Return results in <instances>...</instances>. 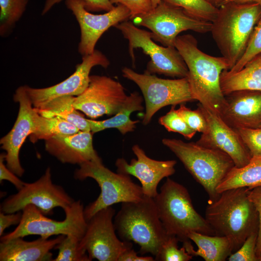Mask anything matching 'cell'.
Here are the masks:
<instances>
[{"instance_id":"cell-1","label":"cell","mask_w":261,"mask_h":261,"mask_svg":"<svg viewBox=\"0 0 261 261\" xmlns=\"http://www.w3.org/2000/svg\"><path fill=\"white\" fill-rule=\"evenodd\" d=\"M174 47L188 69L187 78L193 99L220 117L226 105L220 76L223 71L230 69L227 60L222 56H212L201 50L191 34L178 36Z\"/></svg>"},{"instance_id":"cell-2","label":"cell","mask_w":261,"mask_h":261,"mask_svg":"<svg viewBox=\"0 0 261 261\" xmlns=\"http://www.w3.org/2000/svg\"><path fill=\"white\" fill-rule=\"evenodd\" d=\"M248 190L242 187L224 190L216 200L208 202L205 211L204 218L216 235L228 237L233 252L249 236L258 233L259 215L248 197Z\"/></svg>"},{"instance_id":"cell-3","label":"cell","mask_w":261,"mask_h":261,"mask_svg":"<svg viewBox=\"0 0 261 261\" xmlns=\"http://www.w3.org/2000/svg\"><path fill=\"white\" fill-rule=\"evenodd\" d=\"M120 239L140 246L141 255L156 257L168 234L160 219L154 199L146 196L136 202L123 203L114 218Z\"/></svg>"},{"instance_id":"cell-4","label":"cell","mask_w":261,"mask_h":261,"mask_svg":"<svg viewBox=\"0 0 261 261\" xmlns=\"http://www.w3.org/2000/svg\"><path fill=\"white\" fill-rule=\"evenodd\" d=\"M261 15V5L256 3H229L219 9L210 32L229 70L243 55Z\"/></svg>"},{"instance_id":"cell-5","label":"cell","mask_w":261,"mask_h":261,"mask_svg":"<svg viewBox=\"0 0 261 261\" xmlns=\"http://www.w3.org/2000/svg\"><path fill=\"white\" fill-rule=\"evenodd\" d=\"M153 199L167 233L175 236L179 241L190 240L188 235L191 232L216 235L205 218L195 210L183 185L167 177Z\"/></svg>"},{"instance_id":"cell-6","label":"cell","mask_w":261,"mask_h":261,"mask_svg":"<svg viewBox=\"0 0 261 261\" xmlns=\"http://www.w3.org/2000/svg\"><path fill=\"white\" fill-rule=\"evenodd\" d=\"M162 143L178 158L194 179L213 201L219 195L217 188L235 166L231 158L225 153L207 147L196 142L164 138Z\"/></svg>"},{"instance_id":"cell-7","label":"cell","mask_w":261,"mask_h":261,"mask_svg":"<svg viewBox=\"0 0 261 261\" xmlns=\"http://www.w3.org/2000/svg\"><path fill=\"white\" fill-rule=\"evenodd\" d=\"M79 165L75 171L74 178L83 180L91 178L101 188L98 198L84 208L87 221L102 209L119 203L138 201L144 196L141 186L134 183L130 175L112 172L102 160L89 161Z\"/></svg>"},{"instance_id":"cell-8","label":"cell","mask_w":261,"mask_h":261,"mask_svg":"<svg viewBox=\"0 0 261 261\" xmlns=\"http://www.w3.org/2000/svg\"><path fill=\"white\" fill-rule=\"evenodd\" d=\"M83 204L80 200L74 201L64 211L65 218L57 221L46 217L34 205H26L22 210V218L15 229L0 237L4 241L16 237L30 235L49 238L52 235H74L83 236L87 226Z\"/></svg>"},{"instance_id":"cell-9","label":"cell","mask_w":261,"mask_h":261,"mask_svg":"<svg viewBox=\"0 0 261 261\" xmlns=\"http://www.w3.org/2000/svg\"><path fill=\"white\" fill-rule=\"evenodd\" d=\"M115 27L128 41L129 52L133 63L134 49L141 48L150 58L146 66L147 72L178 78L188 76L187 66L175 47L157 44L150 32L138 28L131 21H124Z\"/></svg>"},{"instance_id":"cell-10","label":"cell","mask_w":261,"mask_h":261,"mask_svg":"<svg viewBox=\"0 0 261 261\" xmlns=\"http://www.w3.org/2000/svg\"><path fill=\"white\" fill-rule=\"evenodd\" d=\"M122 72L124 77L135 83L142 91L145 106L142 121L145 125L149 124L155 113L166 106L194 101L187 77L163 79L146 71L139 73L128 67L123 68Z\"/></svg>"},{"instance_id":"cell-11","label":"cell","mask_w":261,"mask_h":261,"mask_svg":"<svg viewBox=\"0 0 261 261\" xmlns=\"http://www.w3.org/2000/svg\"><path fill=\"white\" fill-rule=\"evenodd\" d=\"M131 20L135 25L148 29L152 39L164 46L174 47L176 38L184 31L205 33L210 32L212 27V22L195 18L180 8L162 1Z\"/></svg>"},{"instance_id":"cell-12","label":"cell","mask_w":261,"mask_h":261,"mask_svg":"<svg viewBox=\"0 0 261 261\" xmlns=\"http://www.w3.org/2000/svg\"><path fill=\"white\" fill-rule=\"evenodd\" d=\"M115 212L109 206L99 211L87 221L80 245L91 261H118L123 252L132 247L131 242L120 240L116 235L114 224Z\"/></svg>"},{"instance_id":"cell-13","label":"cell","mask_w":261,"mask_h":261,"mask_svg":"<svg viewBox=\"0 0 261 261\" xmlns=\"http://www.w3.org/2000/svg\"><path fill=\"white\" fill-rule=\"evenodd\" d=\"M74 201L61 186L53 183L48 167L39 179L32 183H25L16 193L6 198L1 204L0 210L5 214L16 213L22 211L26 205L32 204L47 215L51 214L56 207L65 210Z\"/></svg>"},{"instance_id":"cell-14","label":"cell","mask_w":261,"mask_h":261,"mask_svg":"<svg viewBox=\"0 0 261 261\" xmlns=\"http://www.w3.org/2000/svg\"><path fill=\"white\" fill-rule=\"evenodd\" d=\"M127 96L118 81L106 76L93 75L90 76L86 89L76 96L73 106L94 119L105 115H115Z\"/></svg>"},{"instance_id":"cell-15","label":"cell","mask_w":261,"mask_h":261,"mask_svg":"<svg viewBox=\"0 0 261 261\" xmlns=\"http://www.w3.org/2000/svg\"><path fill=\"white\" fill-rule=\"evenodd\" d=\"M65 4L75 16L80 28L81 37L78 52L82 56L92 53L101 36L110 27L127 20L131 17L129 10L117 4L111 10L101 14L87 11L83 0H65Z\"/></svg>"},{"instance_id":"cell-16","label":"cell","mask_w":261,"mask_h":261,"mask_svg":"<svg viewBox=\"0 0 261 261\" xmlns=\"http://www.w3.org/2000/svg\"><path fill=\"white\" fill-rule=\"evenodd\" d=\"M109 65L108 58L101 51L95 50L82 57V62L76 66L74 72L61 82L45 88L24 87L33 107L38 108L59 97L79 95L88 86L92 68L101 66L106 69Z\"/></svg>"},{"instance_id":"cell-17","label":"cell","mask_w":261,"mask_h":261,"mask_svg":"<svg viewBox=\"0 0 261 261\" xmlns=\"http://www.w3.org/2000/svg\"><path fill=\"white\" fill-rule=\"evenodd\" d=\"M197 108L205 118L207 129L196 143L225 153L232 160L236 167L246 165L252 157L237 132L200 103Z\"/></svg>"},{"instance_id":"cell-18","label":"cell","mask_w":261,"mask_h":261,"mask_svg":"<svg viewBox=\"0 0 261 261\" xmlns=\"http://www.w3.org/2000/svg\"><path fill=\"white\" fill-rule=\"evenodd\" d=\"M14 100L19 104L16 120L12 130L1 138V148L5 153L7 167L18 176L24 173L19 160V151L27 137L35 129V110L24 86L19 87L14 95Z\"/></svg>"},{"instance_id":"cell-19","label":"cell","mask_w":261,"mask_h":261,"mask_svg":"<svg viewBox=\"0 0 261 261\" xmlns=\"http://www.w3.org/2000/svg\"><path fill=\"white\" fill-rule=\"evenodd\" d=\"M132 150L136 159H131L130 163L124 158L117 159L115 163L117 172L137 178L144 195L154 198L158 193L157 188L160 181L174 174L177 162L152 159L138 145H133Z\"/></svg>"},{"instance_id":"cell-20","label":"cell","mask_w":261,"mask_h":261,"mask_svg":"<svg viewBox=\"0 0 261 261\" xmlns=\"http://www.w3.org/2000/svg\"><path fill=\"white\" fill-rule=\"evenodd\" d=\"M220 117L231 128L261 127V91L241 90L225 96Z\"/></svg>"},{"instance_id":"cell-21","label":"cell","mask_w":261,"mask_h":261,"mask_svg":"<svg viewBox=\"0 0 261 261\" xmlns=\"http://www.w3.org/2000/svg\"><path fill=\"white\" fill-rule=\"evenodd\" d=\"M91 131L59 135L45 140V150L63 163L79 165L89 161L102 160L94 149Z\"/></svg>"},{"instance_id":"cell-22","label":"cell","mask_w":261,"mask_h":261,"mask_svg":"<svg viewBox=\"0 0 261 261\" xmlns=\"http://www.w3.org/2000/svg\"><path fill=\"white\" fill-rule=\"evenodd\" d=\"M65 235H60L53 239L40 237L32 241L23 237H16L0 243V261H53L51 250L55 248Z\"/></svg>"},{"instance_id":"cell-23","label":"cell","mask_w":261,"mask_h":261,"mask_svg":"<svg viewBox=\"0 0 261 261\" xmlns=\"http://www.w3.org/2000/svg\"><path fill=\"white\" fill-rule=\"evenodd\" d=\"M188 238L190 240L183 243L186 251L205 261H225L233 252L232 243L226 236L191 232Z\"/></svg>"},{"instance_id":"cell-24","label":"cell","mask_w":261,"mask_h":261,"mask_svg":"<svg viewBox=\"0 0 261 261\" xmlns=\"http://www.w3.org/2000/svg\"><path fill=\"white\" fill-rule=\"evenodd\" d=\"M220 86L225 96L241 90L261 91V54L238 72L223 71L220 76Z\"/></svg>"},{"instance_id":"cell-25","label":"cell","mask_w":261,"mask_h":261,"mask_svg":"<svg viewBox=\"0 0 261 261\" xmlns=\"http://www.w3.org/2000/svg\"><path fill=\"white\" fill-rule=\"evenodd\" d=\"M143 99L138 92H133L127 96L121 108L112 117L100 121L87 119L90 131L94 133L107 129L115 128L123 135L134 131L139 120H132L130 116L133 112L144 110Z\"/></svg>"},{"instance_id":"cell-26","label":"cell","mask_w":261,"mask_h":261,"mask_svg":"<svg viewBox=\"0 0 261 261\" xmlns=\"http://www.w3.org/2000/svg\"><path fill=\"white\" fill-rule=\"evenodd\" d=\"M75 97L69 95L59 97L43 106L34 108L44 117H59L72 124L80 130L90 131L87 119L73 106Z\"/></svg>"},{"instance_id":"cell-27","label":"cell","mask_w":261,"mask_h":261,"mask_svg":"<svg viewBox=\"0 0 261 261\" xmlns=\"http://www.w3.org/2000/svg\"><path fill=\"white\" fill-rule=\"evenodd\" d=\"M261 186V157H252L245 166L234 167L217 188L218 193L231 188L245 187L249 189Z\"/></svg>"},{"instance_id":"cell-28","label":"cell","mask_w":261,"mask_h":261,"mask_svg":"<svg viewBox=\"0 0 261 261\" xmlns=\"http://www.w3.org/2000/svg\"><path fill=\"white\" fill-rule=\"evenodd\" d=\"M34 119L35 129L29 135L33 143L39 140H46L56 136L72 134L80 130L75 126L61 118L44 117L36 111Z\"/></svg>"},{"instance_id":"cell-29","label":"cell","mask_w":261,"mask_h":261,"mask_svg":"<svg viewBox=\"0 0 261 261\" xmlns=\"http://www.w3.org/2000/svg\"><path fill=\"white\" fill-rule=\"evenodd\" d=\"M29 0H0V35L4 37L13 31L24 13Z\"/></svg>"},{"instance_id":"cell-30","label":"cell","mask_w":261,"mask_h":261,"mask_svg":"<svg viewBox=\"0 0 261 261\" xmlns=\"http://www.w3.org/2000/svg\"><path fill=\"white\" fill-rule=\"evenodd\" d=\"M168 4L180 8L198 19L212 22L219 11L206 0H160Z\"/></svg>"},{"instance_id":"cell-31","label":"cell","mask_w":261,"mask_h":261,"mask_svg":"<svg viewBox=\"0 0 261 261\" xmlns=\"http://www.w3.org/2000/svg\"><path fill=\"white\" fill-rule=\"evenodd\" d=\"M81 239L74 235H65L55 247L58 252L53 261H91L87 252L81 247Z\"/></svg>"},{"instance_id":"cell-32","label":"cell","mask_w":261,"mask_h":261,"mask_svg":"<svg viewBox=\"0 0 261 261\" xmlns=\"http://www.w3.org/2000/svg\"><path fill=\"white\" fill-rule=\"evenodd\" d=\"M178 239L174 235H168L162 243L155 261H189L193 256L190 255L183 246L179 248Z\"/></svg>"},{"instance_id":"cell-33","label":"cell","mask_w":261,"mask_h":261,"mask_svg":"<svg viewBox=\"0 0 261 261\" xmlns=\"http://www.w3.org/2000/svg\"><path fill=\"white\" fill-rule=\"evenodd\" d=\"M174 107V105H172L167 114L160 117L159 123L169 132H177L188 140L191 139L196 131L188 127Z\"/></svg>"},{"instance_id":"cell-34","label":"cell","mask_w":261,"mask_h":261,"mask_svg":"<svg viewBox=\"0 0 261 261\" xmlns=\"http://www.w3.org/2000/svg\"><path fill=\"white\" fill-rule=\"evenodd\" d=\"M261 54V15L256 24L248 41L245 51L235 65L229 71L236 72L254 57Z\"/></svg>"},{"instance_id":"cell-35","label":"cell","mask_w":261,"mask_h":261,"mask_svg":"<svg viewBox=\"0 0 261 261\" xmlns=\"http://www.w3.org/2000/svg\"><path fill=\"white\" fill-rule=\"evenodd\" d=\"M234 130L241 137L252 157H261V127Z\"/></svg>"},{"instance_id":"cell-36","label":"cell","mask_w":261,"mask_h":261,"mask_svg":"<svg viewBox=\"0 0 261 261\" xmlns=\"http://www.w3.org/2000/svg\"><path fill=\"white\" fill-rule=\"evenodd\" d=\"M257 237L258 233L251 234L227 260L229 261H259L256 254Z\"/></svg>"},{"instance_id":"cell-37","label":"cell","mask_w":261,"mask_h":261,"mask_svg":"<svg viewBox=\"0 0 261 261\" xmlns=\"http://www.w3.org/2000/svg\"><path fill=\"white\" fill-rule=\"evenodd\" d=\"M188 127L196 132L203 133L207 129V122L201 112L198 109L192 110L184 103L176 109Z\"/></svg>"},{"instance_id":"cell-38","label":"cell","mask_w":261,"mask_h":261,"mask_svg":"<svg viewBox=\"0 0 261 261\" xmlns=\"http://www.w3.org/2000/svg\"><path fill=\"white\" fill-rule=\"evenodd\" d=\"M63 0H46L42 14H45L55 4ZM86 9L89 11L99 12L104 11L108 12L112 10L115 6L111 0H83Z\"/></svg>"},{"instance_id":"cell-39","label":"cell","mask_w":261,"mask_h":261,"mask_svg":"<svg viewBox=\"0 0 261 261\" xmlns=\"http://www.w3.org/2000/svg\"><path fill=\"white\" fill-rule=\"evenodd\" d=\"M112 3L121 4L127 8L131 14L130 19L145 14L153 8L150 0H111Z\"/></svg>"},{"instance_id":"cell-40","label":"cell","mask_w":261,"mask_h":261,"mask_svg":"<svg viewBox=\"0 0 261 261\" xmlns=\"http://www.w3.org/2000/svg\"><path fill=\"white\" fill-rule=\"evenodd\" d=\"M248 197L255 206L259 218V229L256 245V254L258 257L261 249V186L249 189Z\"/></svg>"},{"instance_id":"cell-41","label":"cell","mask_w":261,"mask_h":261,"mask_svg":"<svg viewBox=\"0 0 261 261\" xmlns=\"http://www.w3.org/2000/svg\"><path fill=\"white\" fill-rule=\"evenodd\" d=\"M5 153L0 155V181L6 180L11 182L17 189L22 188L25 182L20 180L17 175L11 171L4 163Z\"/></svg>"},{"instance_id":"cell-42","label":"cell","mask_w":261,"mask_h":261,"mask_svg":"<svg viewBox=\"0 0 261 261\" xmlns=\"http://www.w3.org/2000/svg\"><path fill=\"white\" fill-rule=\"evenodd\" d=\"M22 213L20 211L16 213L5 214L0 213V236L3 235L4 231L9 227L18 225L22 218Z\"/></svg>"},{"instance_id":"cell-43","label":"cell","mask_w":261,"mask_h":261,"mask_svg":"<svg viewBox=\"0 0 261 261\" xmlns=\"http://www.w3.org/2000/svg\"><path fill=\"white\" fill-rule=\"evenodd\" d=\"M155 258L152 256H139L133 248H130L123 252L119 257L118 261H154Z\"/></svg>"},{"instance_id":"cell-44","label":"cell","mask_w":261,"mask_h":261,"mask_svg":"<svg viewBox=\"0 0 261 261\" xmlns=\"http://www.w3.org/2000/svg\"><path fill=\"white\" fill-rule=\"evenodd\" d=\"M229 3L238 4L256 3L261 5V0H227L224 4Z\"/></svg>"},{"instance_id":"cell-45","label":"cell","mask_w":261,"mask_h":261,"mask_svg":"<svg viewBox=\"0 0 261 261\" xmlns=\"http://www.w3.org/2000/svg\"><path fill=\"white\" fill-rule=\"evenodd\" d=\"M213 6L218 8L225 4L227 0H206Z\"/></svg>"},{"instance_id":"cell-46","label":"cell","mask_w":261,"mask_h":261,"mask_svg":"<svg viewBox=\"0 0 261 261\" xmlns=\"http://www.w3.org/2000/svg\"><path fill=\"white\" fill-rule=\"evenodd\" d=\"M153 8L156 7L161 1L160 0H150Z\"/></svg>"},{"instance_id":"cell-47","label":"cell","mask_w":261,"mask_h":261,"mask_svg":"<svg viewBox=\"0 0 261 261\" xmlns=\"http://www.w3.org/2000/svg\"><path fill=\"white\" fill-rule=\"evenodd\" d=\"M258 258H259V261H261V250H260L259 255V256H258Z\"/></svg>"}]
</instances>
